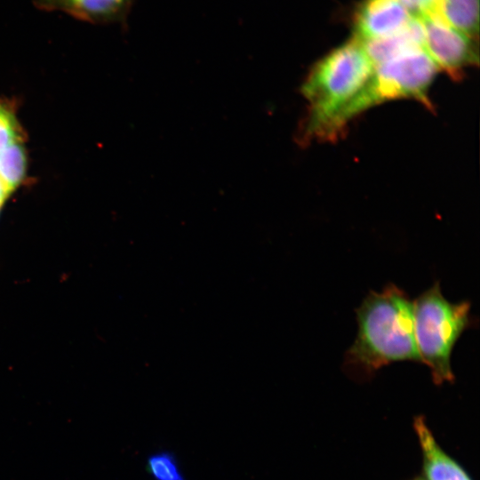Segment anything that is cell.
Returning <instances> with one entry per match:
<instances>
[{"label": "cell", "instance_id": "cell-1", "mask_svg": "<svg viewBox=\"0 0 480 480\" xmlns=\"http://www.w3.org/2000/svg\"><path fill=\"white\" fill-rule=\"evenodd\" d=\"M357 333L344 359L353 375L372 376L396 362H420L413 300L394 284L371 291L356 309Z\"/></svg>", "mask_w": 480, "mask_h": 480}, {"label": "cell", "instance_id": "cell-2", "mask_svg": "<svg viewBox=\"0 0 480 480\" xmlns=\"http://www.w3.org/2000/svg\"><path fill=\"white\" fill-rule=\"evenodd\" d=\"M373 68L363 44L354 37L315 64L301 88L308 103L303 140H327L332 123L364 88Z\"/></svg>", "mask_w": 480, "mask_h": 480}, {"label": "cell", "instance_id": "cell-3", "mask_svg": "<svg viewBox=\"0 0 480 480\" xmlns=\"http://www.w3.org/2000/svg\"><path fill=\"white\" fill-rule=\"evenodd\" d=\"M438 71L422 46L406 48L376 64L364 88L332 123L328 140L336 139L354 117L386 101L413 99L430 107L428 92Z\"/></svg>", "mask_w": 480, "mask_h": 480}, {"label": "cell", "instance_id": "cell-4", "mask_svg": "<svg viewBox=\"0 0 480 480\" xmlns=\"http://www.w3.org/2000/svg\"><path fill=\"white\" fill-rule=\"evenodd\" d=\"M470 307L468 300H448L439 282L413 300L414 336L420 363L429 368L436 385L454 381L452 354L462 333L473 325Z\"/></svg>", "mask_w": 480, "mask_h": 480}, {"label": "cell", "instance_id": "cell-5", "mask_svg": "<svg viewBox=\"0 0 480 480\" xmlns=\"http://www.w3.org/2000/svg\"><path fill=\"white\" fill-rule=\"evenodd\" d=\"M422 28V47L439 70L452 77L478 63L477 46L473 38L448 25L436 13L417 16Z\"/></svg>", "mask_w": 480, "mask_h": 480}, {"label": "cell", "instance_id": "cell-6", "mask_svg": "<svg viewBox=\"0 0 480 480\" xmlns=\"http://www.w3.org/2000/svg\"><path fill=\"white\" fill-rule=\"evenodd\" d=\"M415 16L398 0H364L354 20V38L376 41L404 30Z\"/></svg>", "mask_w": 480, "mask_h": 480}, {"label": "cell", "instance_id": "cell-7", "mask_svg": "<svg viewBox=\"0 0 480 480\" xmlns=\"http://www.w3.org/2000/svg\"><path fill=\"white\" fill-rule=\"evenodd\" d=\"M133 0H35L37 9L61 12L83 21L108 24L123 20Z\"/></svg>", "mask_w": 480, "mask_h": 480}, {"label": "cell", "instance_id": "cell-8", "mask_svg": "<svg viewBox=\"0 0 480 480\" xmlns=\"http://www.w3.org/2000/svg\"><path fill=\"white\" fill-rule=\"evenodd\" d=\"M413 428L422 455V476L426 480H472L464 468L441 448L424 417H416Z\"/></svg>", "mask_w": 480, "mask_h": 480}, {"label": "cell", "instance_id": "cell-9", "mask_svg": "<svg viewBox=\"0 0 480 480\" xmlns=\"http://www.w3.org/2000/svg\"><path fill=\"white\" fill-rule=\"evenodd\" d=\"M430 12L471 38L478 36L479 0H437Z\"/></svg>", "mask_w": 480, "mask_h": 480}, {"label": "cell", "instance_id": "cell-10", "mask_svg": "<svg viewBox=\"0 0 480 480\" xmlns=\"http://www.w3.org/2000/svg\"><path fill=\"white\" fill-rule=\"evenodd\" d=\"M26 167L25 149L19 140L0 151V179L11 192L22 182Z\"/></svg>", "mask_w": 480, "mask_h": 480}, {"label": "cell", "instance_id": "cell-11", "mask_svg": "<svg viewBox=\"0 0 480 480\" xmlns=\"http://www.w3.org/2000/svg\"><path fill=\"white\" fill-rule=\"evenodd\" d=\"M148 471L154 480H185L174 455L170 452H157L147 461Z\"/></svg>", "mask_w": 480, "mask_h": 480}, {"label": "cell", "instance_id": "cell-12", "mask_svg": "<svg viewBox=\"0 0 480 480\" xmlns=\"http://www.w3.org/2000/svg\"><path fill=\"white\" fill-rule=\"evenodd\" d=\"M17 123L10 111L0 106V151L18 140Z\"/></svg>", "mask_w": 480, "mask_h": 480}, {"label": "cell", "instance_id": "cell-13", "mask_svg": "<svg viewBox=\"0 0 480 480\" xmlns=\"http://www.w3.org/2000/svg\"><path fill=\"white\" fill-rule=\"evenodd\" d=\"M412 15L430 12L437 0H398Z\"/></svg>", "mask_w": 480, "mask_h": 480}, {"label": "cell", "instance_id": "cell-14", "mask_svg": "<svg viewBox=\"0 0 480 480\" xmlns=\"http://www.w3.org/2000/svg\"><path fill=\"white\" fill-rule=\"evenodd\" d=\"M11 191L0 179V205L2 206L4 200L10 195Z\"/></svg>", "mask_w": 480, "mask_h": 480}, {"label": "cell", "instance_id": "cell-15", "mask_svg": "<svg viewBox=\"0 0 480 480\" xmlns=\"http://www.w3.org/2000/svg\"><path fill=\"white\" fill-rule=\"evenodd\" d=\"M411 480H426L422 476H418Z\"/></svg>", "mask_w": 480, "mask_h": 480}, {"label": "cell", "instance_id": "cell-16", "mask_svg": "<svg viewBox=\"0 0 480 480\" xmlns=\"http://www.w3.org/2000/svg\"><path fill=\"white\" fill-rule=\"evenodd\" d=\"M0 208H1V205H0Z\"/></svg>", "mask_w": 480, "mask_h": 480}]
</instances>
